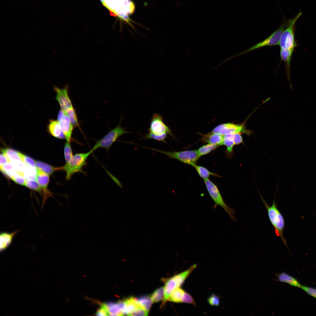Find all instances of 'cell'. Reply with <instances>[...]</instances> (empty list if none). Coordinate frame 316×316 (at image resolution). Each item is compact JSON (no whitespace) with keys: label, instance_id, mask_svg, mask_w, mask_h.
I'll use <instances>...</instances> for the list:
<instances>
[{"label":"cell","instance_id":"cell-1","mask_svg":"<svg viewBox=\"0 0 316 316\" xmlns=\"http://www.w3.org/2000/svg\"><path fill=\"white\" fill-rule=\"evenodd\" d=\"M261 198L267 210L268 216L272 225L274 228L275 232L287 247L286 240L284 238L283 232L285 226L284 219L282 214L277 207L275 202V197L272 205L269 206L263 197L260 195Z\"/></svg>","mask_w":316,"mask_h":316},{"label":"cell","instance_id":"cell-2","mask_svg":"<svg viewBox=\"0 0 316 316\" xmlns=\"http://www.w3.org/2000/svg\"><path fill=\"white\" fill-rule=\"evenodd\" d=\"M302 15V12L300 11L293 18L288 19L287 26L283 32L281 37L279 44L280 49L294 50L297 46L294 36L296 24Z\"/></svg>","mask_w":316,"mask_h":316},{"label":"cell","instance_id":"cell-3","mask_svg":"<svg viewBox=\"0 0 316 316\" xmlns=\"http://www.w3.org/2000/svg\"><path fill=\"white\" fill-rule=\"evenodd\" d=\"M93 152L91 150L87 152L77 153L73 155L69 161L62 167V170L66 173V180H70L72 176L76 173L83 172L82 169L86 164V160Z\"/></svg>","mask_w":316,"mask_h":316},{"label":"cell","instance_id":"cell-4","mask_svg":"<svg viewBox=\"0 0 316 316\" xmlns=\"http://www.w3.org/2000/svg\"><path fill=\"white\" fill-rule=\"evenodd\" d=\"M197 267L194 264L187 270L166 279L164 288V302L168 300L171 295L177 288H179Z\"/></svg>","mask_w":316,"mask_h":316},{"label":"cell","instance_id":"cell-5","mask_svg":"<svg viewBox=\"0 0 316 316\" xmlns=\"http://www.w3.org/2000/svg\"><path fill=\"white\" fill-rule=\"evenodd\" d=\"M204 180L209 195L214 202V207L215 208L217 206H221L232 221H236L234 209L225 203L217 186L209 179Z\"/></svg>","mask_w":316,"mask_h":316},{"label":"cell","instance_id":"cell-6","mask_svg":"<svg viewBox=\"0 0 316 316\" xmlns=\"http://www.w3.org/2000/svg\"><path fill=\"white\" fill-rule=\"evenodd\" d=\"M283 19V21L280 26L266 39L246 50L228 59L227 60L262 47L279 45L282 34L287 27L288 23V19L284 16Z\"/></svg>","mask_w":316,"mask_h":316},{"label":"cell","instance_id":"cell-7","mask_svg":"<svg viewBox=\"0 0 316 316\" xmlns=\"http://www.w3.org/2000/svg\"><path fill=\"white\" fill-rule=\"evenodd\" d=\"M146 148L162 153L167 156L169 158L175 159L192 166L196 164L197 161L200 157L197 150L171 152L148 147Z\"/></svg>","mask_w":316,"mask_h":316},{"label":"cell","instance_id":"cell-8","mask_svg":"<svg viewBox=\"0 0 316 316\" xmlns=\"http://www.w3.org/2000/svg\"><path fill=\"white\" fill-rule=\"evenodd\" d=\"M130 133L119 123L114 129L109 131L100 140H97L91 149L93 152L98 148H102L108 150L117 139L122 135Z\"/></svg>","mask_w":316,"mask_h":316},{"label":"cell","instance_id":"cell-9","mask_svg":"<svg viewBox=\"0 0 316 316\" xmlns=\"http://www.w3.org/2000/svg\"><path fill=\"white\" fill-rule=\"evenodd\" d=\"M150 121L148 132L157 135L166 133L174 137L170 128L164 123L163 116L159 114L154 113Z\"/></svg>","mask_w":316,"mask_h":316},{"label":"cell","instance_id":"cell-10","mask_svg":"<svg viewBox=\"0 0 316 316\" xmlns=\"http://www.w3.org/2000/svg\"><path fill=\"white\" fill-rule=\"evenodd\" d=\"M54 89L56 93V99L58 102L61 109L64 111L73 107L68 95V85H66L63 88L54 86Z\"/></svg>","mask_w":316,"mask_h":316},{"label":"cell","instance_id":"cell-11","mask_svg":"<svg viewBox=\"0 0 316 316\" xmlns=\"http://www.w3.org/2000/svg\"><path fill=\"white\" fill-rule=\"evenodd\" d=\"M57 121L61 126L66 141L71 142L74 126L65 112L61 109L59 111Z\"/></svg>","mask_w":316,"mask_h":316},{"label":"cell","instance_id":"cell-12","mask_svg":"<svg viewBox=\"0 0 316 316\" xmlns=\"http://www.w3.org/2000/svg\"><path fill=\"white\" fill-rule=\"evenodd\" d=\"M37 174L36 181L42 188L44 193L42 207L44 206L47 198L51 196V193L47 190V186L49 181V175L40 170L36 168Z\"/></svg>","mask_w":316,"mask_h":316},{"label":"cell","instance_id":"cell-13","mask_svg":"<svg viewBox=\"0 0 316 316\" xmlns=\"http://www.w3.org/2000/svg\"><path fill=\"white\" fill-rule=\"evenodd\" d=\"M243 133L249 134L250 131L246 129L243 124L238 125L232 123H226V126L220 132L219 134L224 135L236 133Z\"/></svg>","mask_w":316,"mask_h":316},{"label":"cell","instance_id":"cell-14","mask_svg":"<svg viewBox=\"0 0 316 316\" xmlns=\"http://www.w3.org/2000/svg\"><path fill=\"white\" fill-rule=\"evenodd\" d=\"M19 231L16 230L11 233L1 232L0 234V250L1 252L6 249L11 244L13 238Z\"/></svg>","mask_w":316,"mask_h":316},{"label":"cell","instance_id":"cell-15","mask_svg":"<svg viewBox=\"0 0 316 316\" xmlns=\"http://www.w3.org/2000/svg\"><path fill=\"white\" fill-rule=\"evenodd\" d=\"M49 133L54 137L60 139H64L65 136L61 126L57 121L51 119L48 125Z\"/></svg>","mask_w":316,"mask_h":316},{"label":"cell","instance_id":"cell-16","mask_svg":"<svg viewBox=\"0 0 316 316\" xmlns=\"http://www.w3.org/2000/svg\"><path fill=\"white\" fill-rule=\"evenodd\" d=\"M294 50L283 49H280V56L281 59L285 63L286 71L288 80L290 82V69L291 57Z\"/></svg>","mask_w":316,"mask_h":316},{"label":"cell","instance_id":"cell-17","mask_svg":"<svg viewBox=\"0 0 316 316\" xmlns=\"http://www.w3.org/2000/svg\"><path fill=\"white\" fill-rule=\"evenodd\" d=\"M276 276L278 280L281 282L296 287H300L301 285L296 279L284 272L276 274Z\"/></svg>","mask_w":316,"mask_h":316},{"label":"cell","instance_id":"cell-18","mask_svg":"<svg viewBox=\"0 0 316 316\" xmlns=\"http://www.w3.org/2000/svg\"><path fill=\"white\" fill-rule=\"evenodd\" d=\"M125 306L123 314L129 315V314L137 307L139 304L135 298L130 297L124 300Z\"/></svg>","mask_w":316,"mask_h":316},{"label":"cell","instance_id":"cell-19","mask_svg":"<svg viewBox=\"0 0 316 316\" xmlns=\"http://www.w3.org/2000/svg\"><path fill=\"white\" fill-rule=\"evenodd\" d=\"M35 165L36 168L41 170L49 175L51 174L56 170H62V167H54L47 164L38 161L35 162Z\"/></svg>","mask_w":316,"mask_h":316},{"label":"cell","instance_id":"cell-20","mask_svg":"<svg viewBox=\"0 0 316 316\" xmlns=\"http://www.w3.org/2000/svg\"><path fill=\"white\" fill-rule=\"evenodd\" d=\"M205 140L209 144L216 145H223V135L219 134L212 133L207 135Z\"/></svg>","mask_w":316,"mask_h":316},{"label":"cell","instance_id":"cell-21","mask_svg":"<svg viewBox=\"0 0 316 316\" xmlns=\"http://www.w3.org/2000/svg\"><path fill=\"white\" fill-rule=\"evenodd\" d=\"M185 292L181 288L179 287L177 288L172 293L168 300L176 303H182Z\"/></svg>","mask_w":316,"mask_h":316},{"label":"cell","instance_id":"cell-22","mask_svg":"<svg viewBox=\"0 0 316 316\" xmlns=\"http://www.w3.org/2000/svg\"><path fill=\"white\" fill-rule=\"evenodd\" d=\"M107 310L108 315H123L117 303H110L103 305Z\"/></svg>","mask_w":316,"mask_h":316},{"label":"cell","instance_id":"cell-23","mask_svg":"<svg viewBox=\"0 0 316 316\" xmlns=\"http://www.w3.org/2000/svg\"><path fill=\"white\" fill-rule=\"evenodd\" d=\"M0 170L5 175L10 178L16 172L12 163L9 162L0 165Z\"/></svg>","mask_w":316,"mask_h":316},{"label":"cell","instance_id":"cell-24","mask_svg":"<svg viewBox=\"0 0 316 316\" xmlns=\"http://www.w3.org/2000/svg\"><path fill=\"white\" fill-rule=\"evenodd\" d=\"M192 166L195 168L200 176L204 180L208 179L211 175L219 176L217 174L210 172L206 168L202 166H198L196 164L193 165Z\"/></svg>","mask_w":316,"mask_h":316},{"label":"cell","instance_id":"cell-25","mask_svg":"<svg viewBox=\"0 0 316 316\" xmlns=\"http://www.w3.org/2000/svg\"><path fill=\"white\" fill-rule=\"evenodd\" d=\"M2 152L5 153L11 162L21 160L19 152L11 148L2 149Z\"/></svg>","mask_w":316,"mask_h":316},{"label":"cell","instance_id":"cell-26","mask_svg":"<svg viewBox=\"0 0 316 316\" xmlns=\"http://www.w3.org/2000/svg\"><path fill=\"white\" fill-rule=\"evenodd\" d=\"M137 302L148 312L153 302L151 297L144 296L137 298H135Z\"/></svg>","mask_w":316,"mask_h":316},{"label":"cell","instance_id":"cell-27","mask_svg":"<svg viewBox=\"0 0 316 316\" xmlns=\"http://www.w3.org/2000/svg\"><path fill=\"white\" fill-rule=\"evenodd\" d=\"M233 134H228L223 135V145H225L229 153L232 152L233 148L235 145L233 140Z\"/></svg>","mask_w":316,"mask_h":316},{"label":"cell","instance_id":"cell-28","mask_svg":"<svg viewBox=\"0 0 316 316\" xmlns=\"http://www.w3.org/2000/svg\"><path fill=\"white\" fill-rule=\"evenodd\" d=\"M64 111L74 127H77L79 125L77 115L73 107L68 109Z\"/></svg>","mask_w":316,"mask_h":316},{"label":"cell","instance_id":"cell-29","mask_svg":"<svg viewBox=\"0 0 316 316\" xmlns=\"http://www.w3.org/2000/svg\"><path fill=\"white\" fill-rule=\"evenodd\" d=\"M150 297L153 302L155 303L163 299L164 298V287H161L156 289L152 294Z\"/></svg>","mask_w":316,"mask_h":316},{"label":"cell","instance_id":"cell-30","mask_svg":"<svg viewBox=\"0 0 316 316\" xmlns=\"http://www.w3.org/2000/svg\"><path fill=\"white\" fill-rule=\"evenodd\" d=\"M218 145L208 143L200 147L197 150L200 156L205 155L210 153L215 149Z\"/></svg>","mask_w":316,"mask_h":316},{"label":"cell","instance_id":"cell-31","mask_svg":"<svg viewBox=\"0 0 316 316\" xmlns=\"http://www.w3.org/2000/svg\"><path fill=\"white\" fill-rule=\"evenodd\" d=\"M23 174L26 180H35L37 174L36 168L28 166Z\"/></svg>","mask_w":316,"mask_h":316},{"label":"cell","instance_id":"cell-32","mask_svg":"<svg viewBox=\"0 0 316 316\" xmlns=\"http://www.w3.org/2000/svg\"><path fill=\"white\" fill-rule=\"evenodd\" d=\"M168 135V134L166 133L160 135H157L150 132H148V133L145 134L143 139L147 140L151 139H153L159 141H162L166 143L165 139L167 137Z\"/></svg>","mask_w":316,"mask_h":316},{"label":"cell","instance_id":"cell-33","mask_svg":"<svg viewBox=\"0 0 316 316\" xmlns=\"http://www.w3.org/2000/svg\"><path fill=\"white\" fill-rule=\"evenodd\" d=\"M25 186L31 190L41 193L43 192L42 188L37 182L35 180H26Z\"/></svg>","mask_w":316,"mask_h":316},{"label":"cell","instance_id":"cell-34","mask_svg":"<svg viewBox=\"0 0 316 316\" xmlns=\"http://www.w3.org/2000/svg\"><path fill=\"white\" fill-rule=\"evenodd\" d=\"M11 162L16 170L23 174L24 173L28 167L27 165L21 160Z\"/></svg>","mask_w":316,"mask_h":316},{"label":"cell","instance_id":"cell-35","mask_svg":"<svg viewBox=\"0 0 316 316\" xmlns=\"http://www.w3.org/2000/svg\"><path fill=\"white\" fill-rule=\"evenodd\" d=\"M70 143L66 141L64 146V154L66 163L68 162L73 156Z\"/></svg>","mask_w":316,"mask_h":316},{"label":"cell","instance_id":"cell-36","mask_svg":"<svg viewBox=\"0 0 316 316\" xmlns=\"http://www.w3.org/2000/svg\"><path fill=\"white\" fill-rule=\"evenodd\" d=\"M11 179L16 183L25 186L26 180L22 174L16 171Z\"/></svg>","mask_w":316,"mask_h":316},{"label":"cell","instance_id":"cell-37","mask_svg":"<svg viewBox=\"0 0 316 316\" xmlns=\"http://www.w3.org/2000/svg\"><path fill=\"white\" fill-rule=\"evenodd\" d=\"M148 312L139 304L129 314L130 316H147Z\"/></svg>","mask_w":316,"mask_h":316},{"label":"cell","instance_id":"cell-38","mask_svg":"<svg viewBox=\"0 0 316 316\" xmlns=\"http://www.w3.org/2000/svg\"><path fill=\"white\" fill-rule=\"evenodd\" d=\"M19 155L21 160L24 162L28 166L36 168L35 162L31 158L19 152Z\"/></svg>","mask_w":316,"mask_h":316},{"label":"cell","instance_id":"cell-39","mask_svg":"<svg viewBox=\"0 0 316 316\" xmlns=\"http://www.w3.org/2000/svg\"><path fill=\"white\" fill-rule=\"evenodd\" d=\"M207 301L209 304L212 306H218L220 305L219 298L214 294H212L208 298Z\"/></svg>","mask_w":316,"mask_h":316},{"label":"cell","instance_id":"cell-40","mask_svg":"<svg viewBox=\"0 0 316 316\" xmlns=\"http://www.w3.org/2000/svg\"><path fill=\"white\" fill-rule=\"evenodd\" d=\"M182 303L190 304L196 306V303L193 298L190 295L186 292L183 295Z\"/></svg>","mask_w":316,"mask_h":316},{"label":"cell","instance_id":"cell-41","mask_svg":"<svg viewBox=\"0 0 316 316\" xmlns=\"http://www.w3.org/2000/svg\"><path fill=\"white\" fill-rule=\"evenodd\" d=\"M300 288L310 295L316 298V288L301 285Z\"/></svg>","mask_w":316,"mask_h":316},{"label":"cell","instance_id":"cell-42","mask_svg":"<svg viewBox=\"0 0 316 316\" xmlns=\"http://www.w3.org/2000/svg\"><path fill=\"white\" fill-rule=\"evenodd\" d=\"M233 140L235 145H238L243 142V139L239 133L233 134Z\"/></svg>","mask_w":316,"mask_h":316},{"label":"cell","instance_id":"cell-43","mask_svg":"<svg viewBox=\"0 0 316 316\" xmlns=\"http://www.w3.org/2000/svg\"><path fill=\"white\" fill-rule=\"evenodd\" d=\"M11 162L6 154L2 152L0 156V165H2L7 163Z\"/></svg>","mask_w":316,"mask_h":316},{"label":"cell","instance_id":"cell-44","mask_svg":"<svg viewBox=\"0 0 316 316\" xmlns=\"http://www.w3.org/2000/svg\"><path fill=\"white\" fill-rule=\"evenodd\" d=\"M226 124V123L217 126L212 130V133L216 134H219L220 131L225 127Z\"/></svg>","mask_w":316,"mask_h":316},{"label":"cell","instance_id":"cell-45","mask_svg":"<svg viewBox=\"0 0 316 316\" xmlns=\"http://www.w3.org/2000/svg\"><path fill=\"white\" fill-rule=\"evenodd\" d=\"M98 316H105L108 315V312L103 305L97 313Z\"/></svg>","mask_w":316,"mask_h":316}]
</instances>
